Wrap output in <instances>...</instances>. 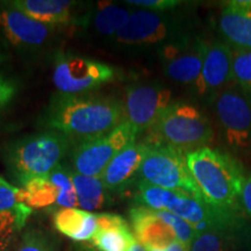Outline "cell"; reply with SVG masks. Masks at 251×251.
Wrapping results in <instances>:
<instances>
[{"label":"cell","instance_id":"6da1fadb","mask_svg":"<svg viewBox=\"0 0 251 251\" xmlns=\"http://www.w3.org/2000/svg\"><path fill=\"white\" fill-rule=\"evenodd\" d=\"M48 130L61 133L74 144L101 136L125 121L121 100L102 96L56 93L43 113Z\"/></svg>","mask_w":251,"mask_h":251},{"label":"cell","instance_id":"7a4b0ae2","mask_svg":"<svg viewBox=\"0 0 251 251\" xmlns=\"http://www.w3.org/2000/svg\"><path fill=\"white\" fill-rule=\"evenodd\" d=\"M186 163L203 201L216 212L234 215L246 180L240 162L207 146L186 153Z\"/></svg>","mask_w":251,"mask_h":251},{"label":"cell","instance_id":"3957f363","mask_svg":"<svg viewBox=\"0 0 251 251\" xmlns=\"http://www.w3.org/2000/svg\"><path fill=\"white\" fill-rule=\"evenodd\" d=\"M74 143L55 130H47L21 137L9 144L6 163L14 179L21 186L36 177L49 176L71 151Z\"/></svg>","mask_w":251,"mask_h":251},{"label":"cell","instance_id":"277c9868","mask_svg":"<svg viewBox=\"0 0 251 251\" xmlns=\"http://www.w3.org/2000/svg\"><path fill=\"white\" fill-rule=\"evenodd\" d=\"M213 137V127L205 114L187 102H171L149 130L147 142L164 144L183 153L207 147Z\"/></svg>","mask_w":251,"mask_h":251},{"label":"cell","instance_id":"5b68a950","mask_svg":"<svg viewBox=\"0 0 251 251\" xmlns=\"http://www.w3.org/2000/svg\"><path fill=\"white\" fill-rule=\"evenodd\" d=\"M140 205L153 211H166L188 222L197 234L212 228L235 226V216L214 211L206 202L186 193L169 191L139 180L136 196Z\"/></svg>","mask_w":251,"mask_h":251},{"label":"cell","instance_id":"8992f818","mask_svg":"<svg viewBox=\"0 0 251 251\" xmlns=\"http://www.w3.org/2000/svg\"><path fill=\"white\" fill-rule=\"evenodd\" d=\"M137 177L140 181L169 191L186 193L203 201L199 188L188 170L186 155L171 147L149 144Z\"/></svg>","mask_w":251,"mask_h":251},{"label":"cell","instance_id":"52a82bcc","mask_svg":"<svg viewBox=\"0 0 251 251\" xmlns=\"http://www.w3.org/2000/svg\"><path fill=\"white\" fill-rule=\"evenodd\" d=\"M139 134L127 121L101 136L74 144L71 149L72 171L87 177H100L113 158L136 141Z\"/></svg>","mask_w":251,"mask_h":251},{"label":"cell","instance_id":"ba28073f","mask_svg":"<svg viewBox=\"0 0 251 251\" xmlns=\"http://www.w3.org/2000/svg\"><path fill=\"white\" fill-rule=\"evenodd\" d=\"M214 111L226 142L231 149H251V92L240 86L215 94Z\"/></svg>","mask_w":251,"mask_h":251},{"label":"cell","instance_id":"9c48e42d","mask_svg":"<svg viewBox=\"0 0 251 251\" xmlns=\"http://www.w3.org/2000/svg\"><path fill=\"white\" fill-rule=\"evenodd\" d=\"M115 78V69L106 63L74 54H58L52 80L59 93L81 94L107 84Z\"/></svg>","mask_w":251,"mask_h":251},{"label":"cell","instance_id":"30bf717a","mask_svg":"<svg viewBox=\"0 0 251 251\" xmlns=\"http://www.w3.org/2000/svg\"><path fill=\"white\" fill-rule=\"evenodd\" d=\"M208 43L198 37H176L163 45L161 61L165 75L172 80L196 85L202 70Z\"/></svg>","mask_w":251,"mask_h":251},{"label":"cell","instance_id":"8fae6325","mask_svg":"<svg viewBox=\"0 0 251 251\" xmlns=\"http://www.w3.org/2000/svg\"><path fill=\"white\" fill-rule=\"evenodd\" d=\"M171 105V91L159 84L131 85L126 91L125 121L137 134L150 130Z\"/></svg>","mask_w":251,"mask_h":251},{"label":"cell","instance_id":"7c38bea8","mask_svg":"<svg viewBox=\"0 0 251 251\" xmlns=\"http://www.w3.org/2000/svg\"><path fill=\"white\" fill-rule=\"evenodd\" d=\"M178 24L162 12L139 9L131 12L125 27L113 37L119 45L152 46L176 39Z\"/></svg>","mask_w":251,"mask_h":251},{"label":"cell","instance_id":"4fadbf2b","mask_svg":"<svg viewBox=\"0 0 251 251\" xmlns=\"http://www.w3.org/2000/svg\"><path fill=\"white\" fill-rule=\"evenodd\" d=\"M0 30L15 48L34 49L46 45L54 27L34 20L6 2L0 8Z\"/></svg>","mask_w":251,"mask_h":251},{"label":"cell","instance_id":"5bb4252c","mask_svg":"<svg viewBox=\"0 0 251 251\" xmlns=\"http://www.w3.org/2000/svg\"><path fill=\"white\" fill-rule=\"evenodd\" d=\"M233 48L226 42L208 43L203 58L202 70L196 83L198 94L212 96L219 93L231 80Z\"/></svg>","mask_w":251,"mask_h":251},{"label":"cell","instance_id":"9a60e30c","mask_svg":"<svg viewBox=\"0 0 251 251\" xmlns=\"http://www.w3.org/2000/svg\"><path fill=\"white\" fill-rule=\"evenodd\" d=\"M33 209L26 203L24 188L9 184L0 177V238L9 244L26 225Z\"/></svg>","mask_w":251,"mask_h":251},{"label":"cell","instance_id":"2e32d148","mask_svg":"<svg viewBox=\"0 0 251 251\" xmlns=\"http://www.w3.org/2000/svg\"><path fill=\"white\" fill-rule=\"evenodd\" d=\"M149 149V144L143 142L130 143L122 149L111 163L106 166L100 176L103 186L107 191H121L139 176L144 157Z\"/></svg>","mask_w":251,"mask_h":251},{"label":"cell","instance_id":"e0dca14e","mask_svg":"<svg viewBox=\"0 0 251 251\" xmlns=\"http://www.w3.org/2000/svg\"><path fill=\"white\" fill-rule=\"evenodd\" d=\"M129 218L136 241L144 248L163 247L177 240L172 228L153 209L142 205L133 207Z\"/></svg>","mask_w":251,"mask_h":251},{"label":"cell","instance_id":"ac0fdd59","mask_svg":"<svg viewBox=\"0 0 251 251\" xmlns=\"http://www.w3.org/2000/svg\"><path fill=\"white\" fill-rule=\"evenodd\" d=\"M219 31L234 49H251V7L229 1L219 18Z\"/></svg>","mask_w":251,"mask_h":251},{"label":"cell","instance_id":"d6986e66","mask_svg":"<svg viewBox=\"0 0 251 251\" xmlns=\"http://www.w3.org/2000/svg\"><path fill=\"white\" fill-rule=\"evenodd\" d=\"M98 230L92 238L98 251H131L137 243L127 221L121 215L101 213L97 214Z\"/></svg>","mask_w":251,"mask_h":251},{"label":"cell","instance_id":"ffe728a7","mask_svg":"<svg viewBox=\"0 0 251 251\" xmlns=\"http://www.w3.org/2000/svg\"><path fill=\"white\" fill-rule=\"evenodd\" d=\"M8 4L39 23L55 27L74 20L78 2L70 0H14Z\"/></svg>","mask_w":251,"mask_h":251},{"label":"cell","instance_id":"44dd1931","mask_svg":"<svg viewBox=\"0 0 251 251\" xmlns=\"http://www.w3.org/2000/svg\"><path fill=\"white\" fill-rule=\"evenodd\" d=\"M52 222L59 233L77 242L92 241L98 230L97 214L79 208L57 209Z\"/></svg>","mask_w":251,"mask_h":251},{"label":"cell","instance_id":"7402d4cb","mask_svg":"<svg viewBox=\"0 0 251 251\" xmlns=\"http://www.w3.org/2000/svg\"><path fill=\"white\" fill-rule=\"evenodd\" d=\"M74 185L78 198V206L91 212L101 208L108 200V191L103 186L100 177H87L72 171Z\"/></svg>","mask_w":251,"mask_h":251},{"label":"cell","instance_id":"603a6c76","mask_svg":"<svg viewBox=\"0 0 251 251\" xmlns=\"http://www.w3.org/2000/svg\"><path fill=\"white\" fill-rule=\"evenodd\" d=\"M131 12L112 2H99L92 15V26L97 33L114 37L129 20Z\"/></svg>","mask_w":251,"mask_h":251},{"label":"cell","instance_id":"cb8c5ba5","mask_svg":"<svg viewBox=\"0 0 251 251\" xmlns=\"http://www.w3.org/2000/svg\"><path fill=\"white\" fill-rule=\"evenodd\" d=\"M235 228L236 226H227L197 234L188 251H235Z\"/></svg>","mask_w":251,"mask_h":251},{"label":"cell","instance_id":"d4e9b609","mask_svg":"<svg viewBox=\"0 0 251 251\" xmlns=\"http://www.w3.org/2000/svg\"><path fill=\"white\" fill-rule=\"evenodd\" d=\"M21 188L26 192V203L33 208H48L56 205L58 192L49 176L36 177L25 183Z\"/></svg>","mask_w":251,"mask_h":251},{"label":"cell","instance_id":"484cf974","mask_svg":"<svg viewBox=\"0 0 251 251\" xmlns=\"http://www.w3.org/2000/svg\"><path fill=\"white\" fill-rule=\"evenodd\" d=\"M50 180L57 188L58 197L56 206L58 209L61 208H77L78 198L76 188L74 185V178H72V170L67 166L59 164L55 170H52L49 175Z\"/></svg>","mask_w":251,"mask_h":251},{"label":"cell","instance_id":"4316f807","mask_svg":"<svg viewBox=\"0 0 251 251\" xmlns=\"http://www.w3.org/2000/svg\"><path fill=\"white\" fill-rule=\"evenodd\" d=\"M231 80L251 92V49H233Z\"/></svg>","mask_w":251,"mask_h":251},{"label":"cell","instance_id":"83f0119b","mask_svg":"<svg viewBox=\"0 0 251 251\" xmlns=\"http://www.w3.org/2000/svg\"><path fill=\"white\" fill-rule=\"evenodd\" d=\"M158 213V215L164 220V221L172 228V230L175 231L176 237L177 240L185 244L187 248L191 246L192 241L197 236V231L194 230V228L191 226L188 222L185 220L180 219L179 216L172 214L170 212L166 211H156Z\"/></svg>","mask_w":251,"mask_h":251},{"label":"cell","instance_id":"f1b7e54d","mask_svg":"<svg viewBox=\"0 0 251 251\" xmlns=\"http://www.w3.org/2000/svg\"><path fill=\"white\" fill-rule=\"evenodd\" d=\"M17 251H56V248L45 233L37 229H29L21 237Z\"/></svg>","mask_w":251,"mask_h":251},{"label":"cell","instance_id":"f546056e","mask_svg":"<svg viewBox=\"0 0 251 251\" xmlns=\"http://www.w3.org/2000/svg\"><path fill=\"white\" fill-rule=\"evenodd\" d=\"M18 92L17 80L13 78L0 74V114L14 99Z\"/></svg>","mask_w":251,"mask_h":251},{"label":"cell","instance_id":"4dcf8cb0","mask_svg":"<svg viewBox=\"0 0 251 251\" xmlns=\"http://www.w3.org/2000/svg\"><path fill=\"white\" fill-rule=\"evenodd\" d=\"M126 4L163 13L164 11H170L179 6L181 1H178V0H128Z\"/></svg>","mask_w":251,"mask_h":251},{"label":"cell","instance_id":"1f68e13d","mask_svg":"<svg viewBox=\"0 0 251 251\" xmlns=\"http://www.w3.org/2000/svg\"><path fill=\"white\" fill-rule=\"evenodd\" d=\"M240 206L247 215L251 216V175L244 180L240 194Z\"/></svg>","mask_w":251,"mask_h":251},{"label":"cell","instance_id":"d6a6232c","mask_svg":"<svg viewBox=\"0 0 251 251\" xmlns=\"http://www.w3.org/2000/svg\"><path fill=\"white\" fill-rule=\"evenodd\" d=\"M146 249L147 251H188V248L177 240L166 244V246L157 248H146Z\"/></svg>","mask_w":251,"mask_h":251},{"label":"cell","instance_id":"836d02e7","mask_svg":"<svg viewBox=\"0 0 251 251\" xmlns=\"http://www.w3.org/2000/svg\"><path fill=\"white\" fill-rule=\"evenodd\" d=\"M7 57H8V56L5 52V50L2 48H0V65H1L2 63H4L6 59H7Z\"/></svg>","mask_w":251,"mask_h":251},{"label":"cell","instance_id":"e575fe53","mask_svg":"<svg viewBox=\"0 0 251 251\" xmlns=\"http://www.w3.org/2000/svg\"><path fill=\"white\" fill-rule=\"evenodd\" d=\"M131 251H147V249L143 246H141L139 242H137L136 244H135V247L133 248V249H131Z\"/></svg>","mask_w":251,"mask_h":251},{"label":"cell","instance_id":"d590c367","mask_svg":"<svg viewBox=\"0 0 251 251\" xmlns=\"http://www.w3.org/2000/svg\"><path fill=\"white\" fill-rule=\"evenodd\" d=\"M238 1H240L242 5L250 6V7H251V0H238Z\"/></svg>","mask_w":251,"mask_h":251},{"label":"cell","instance_id":"8d00e7d4","mask_svg":"<svg viewBox=\"0 0 251 251\" xmlns=\"http://www.w3.org/2000/svg\"><path fill=\"white\" fill-rule=\"evenodd\" d=\"M5 249H4V248H2V246H1V244H0V251H4Z\"/></svg>","mask_w":251,"mask_h":251},{"label":"cell","instance_id":"74e56055","mask_svg":"<svg viewBox=\"0 0 251 251\" xmlns=\"http://www.w3.org/2000/svg\"><path fill=\"white\" fill-rule=\"evenodd\" d=\"M86 251H97V250H94V249H92V248H90V249H87Z\"/></svg>","mask_w":251,"mask_h":251}]
</instances>
